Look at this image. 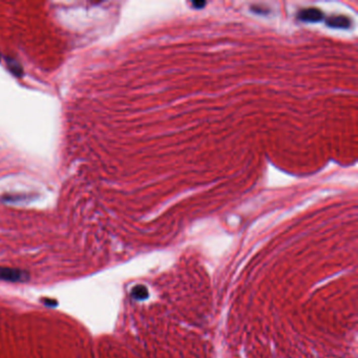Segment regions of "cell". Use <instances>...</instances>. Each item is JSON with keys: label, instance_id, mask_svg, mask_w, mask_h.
Returning a JSON list of instances; mask_svg holds the SVG:
<instances>
[{"label": "cell", "instance_id": "6da1fadb", "mask_svg": "<svg viewBox=\"0 0 358 358\" xmlns=\"http://www.w3.org/2000/svg\"><path fill=\"white\" fill-rule=\"evenodd\" d=\"M0 280L8 282H26L29 280V273L20 269L0 267Z\"/></svg>", "mask_w": 358, "mask_h": 358}, {"label": "cell", "instance_id": "7a4b0ae2", "mask_svg": "<svg viewBox=\"0 0 358 358\" xmlns=\"http://www.w3.org/2000/svg\"><path fill=\"white\" fill-rule=\"evenodd\" d=\"M297 17L299 20L304 22H320L325 18L324 13L316 8L302 9L298 12Z\"/></svg>", "mask_w": 358, "mask_h": 358}, {"label": "cell", "instance_id": "3957f363", "mask_svg": "<svg viewBox=\"0 0 358 358\" xmlns=\"http://www.w3.org/2000/svg\"><path fill=\"white\" fill-rule=\"evenodd\" d=\"M326 23L330 28L333 29H349L352 25V20L348 16L344 15H334L326 19Z\"/></svg>", "mask_w": 358, "mask_h": 358}, {"label": "cell", "instance_id": "277c9868", "mask_svg": "<svg viewBox=\"0 0 358 358\" xmlns=\"http://www.w3.org/2000/svg\"><path fill=\"white\" fill-rule=\"evenodd\" d=\"M205 5H206L205 2H194V3H192V6H193L195 9H202Z\"/></svg>", "mask_w": 358, "mask_h": 358}]
</instances>
